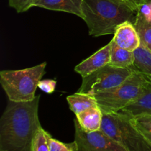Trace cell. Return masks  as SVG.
I'll return each mask as SVG.
<instances>
[{
    "instance_id": "7",
    "label": "cell",
    "mask_w": 151,
    "mask_h": 151,
    "mask_svg": "<svg viewBox=\"0 0 151 151\" xmlns=\"http://www.w3.org/2000/svg\"><path fill=\"white\" fill-rule=\"evenodd\" d=\"M75 122V142L78 151H128L106 135L103 131H86L76 118Z\"/></svg>"
},
{
    "instance_id": "8",
    "label": "cell",
    "mask_w": 151,
    "mask_h": 151,
    "mask_svg": "<svg viewBox=\"0 0 151 151\" xmlns=\"http://www.w3.org/2000/svg\"><path fill=\"white\" fill-rule=\"evenodd\" d=\"M111 42L110 41L107 45L104 46L89 58L77 65L75 68V71L80 74L82 78H84L98 70L100 68L109 64L111 60Z\"/></svg>"
},
{
    "instance_id": "10",
    "label": "cell",
    "mask_w": 151,
    "mask_h": 151,
    "mask_svg": "<svg viewBox=\"0 0 151 151\" xmlns=\"http://www.w3.org/2000/svg\"><path fill=\"white\" fill-rule=\"evenodd\" d=\"M83 0H38L34 4V7L55 11L66 12L83 19Z\"/></svg>"
},
{
    "instance_id": "5",
    "label": "cell",
    "mask_w": 151,
    "mask_h": 151,
    "mask_svg": "<svg viewBox=\"0 0 151 151\" xmlns=\"http://www.w3.org/2000/svg\"><path fill=\"white\" fill-rule=\"evenodd\" d=\"M147 84V78L134 70V73L119 86L94 97L103 112H119L137 100Z\"/></svg>"
},
{
    "instance_id": "17",
    "label": "cell",
    "mask_w": 151,
    "mask_h": 151,
    "mask_svg": "<svg viewBox=\"0 0 151 151\" xmlns=\"http://www.w3.org/2000/svg\"><path fill=\"white\" fill-rule=\"evenodd\" d=\"M51 138V135L41 127L32 139L31 151H50V140Z\"/></svg>"
},
{
    "instance_id": "19",
    "label": "cell",
    "mask_w": 151,
    "mask_h": 151,
    "mask_svg": "<svg viewBox=\"0 0 151 151\" xmlns=\"http://www.w3.org/2000/svg\"><path fill=\"white\" fill-rule=\"evenodd\" d=\"M50 151H78V147L75 141L64 143L52 137L50 140Z\"/></svg>"
},
{
    "instance_id": "18",
    "label": "cell",
    "mask_w": 151,
    "mask_h": 151,
    "mask_svg": "<svg viewBox=\"0 0 151 151\" xmlns=\"http://www.w3.org/2000/svg\"><path fill=\"white\" fill-rule=\"evenodd\" d=\"M132 118L135 126L151 145V115H141Z\"/></svg>"
},
{
    "instance_id": "12",
    "label": "cell",
    "mask_w": 151,
    "mask_h": 151,
    "mask_svg": "<svg viewBox=\"0 0 151 151\" xmlns=\"http://www.w3.org/2000/svg\"><path fill=\"white\" fill-rule=\"evenodd\" d=\"M75 116L84 131H96L101 128L103 113L99 106L89 108Z\"/></svg>"
},
{
    "instance_id": "16",
    "label": "cell",
    "mask_w": 151,
    "mask_h": 151,
    "mask_svg": "<svg viewBox=\"0 0 151 151\" xmlns=\"http://www.w3.org/2000/svg\"><path fill=\"white\" fill-rule=\"evenodd\" d=\"M135 60L131 69L144 75L151 82V52L142 46L134 51Z\"/></svg>"
},
{
    "instance_id": "1",
    "label": "cell",
    "mask_w": 151,
    "mask_h": 151,
    "mask_svg": "<svg viewBox=\"0 0 151 151\" xmlns=\"http://www.w3.org/2000/svg\"><path fill=\"white\" fill-rule=\"evenodd\" d=\"M41 95L32 101L9 100L0 119V150L31 151L32 142L41 128L38 119Z\"/></svg>"
},
{
    "instance_id": "6",
    "label": "cell",
    "mask_w": 151,
    "mask_h": 151,
    "mask_svg": "<svg viewBox=\"0 0 151 151\" xmlns=\"http://www.w3.org/2000/svg\"><path fill=\"white\" fill-rule=\"evenodd\" d=\"M134 72L131 68H119L108 64L82 78V83L77 92L94 96L118 86Z\"/></svg>"
},
{
    "instance_id": "13",
    "label": "cell",
    "mask_w": 151,
    "mask_h": 151,
    "mask_svg": "<svg viewBox=\"0 0 151 151\" xmlns=\"http://www.w3.org/2000/svg\"><path fill=\"white\" fill-rule=\"evenodd\" d=\"M111 42V60L109 64L119 68H131L134 65V52L129 51L119 47L113 40Z\"/></svg>"
},
{
    "instance_id": "3",
    "label": "cell",
    "mask_w": 151,
    "mask_h": 151,
    "mask_svg": "<svg viewBox=\"0 0 151 151\" xmlns=\"http://www.w3.org/2000/svg\"><path fill=\"white\" fill-rule=\"evenodd\" d=\"M47 63L17 70L0 72V83L9 100L13 102L32 101L35 98V91L45 73Z\"/></svg>"
},
{
    "instance_id": "4",
    "label": "cell",
    "mask_w": 151,
    "mask_h": 151,
    "mask_svg": "<svg viewBox=\"0 0 151 151\" xmlns=\"http://www.w3.org/2000/svg\"><path fill=\"white\" fill-rule=\"evenodd\" d=\"M100 130L128 151H151V145L139 131L133 118L122 112H103Z\"/></svg>"
},
{
    "instance_id": "11",
    "label": "cell",
    "mask_w": 151,
    "mask_h": 151,
    "mask_svg": "<svg viewBox=\"0 0 151 151\" xmlns=\"http://www.w3.org/2000/svg\"><path fill=\"white\" fill-rule=\"evenodd\" d=\"M147 81L148 84L139 97L124 108L120 111L121 112L129 115L131 117L145 114L151 115V82L148 79Z\"/></svg>"
},
{
    "instance_id": "14",
    "label": "cell",
    "mask_w": 151,
    "mask_h": 151,
    "mask_svg": "<svg viewBox=\"0 0 151 151\" xmlns=\"http://www.w3.org/2000/svg\"><path fill=\"white\" fill-rule=\"evenodd\" d=\"M134 24L139 35L141 46L151 52V20L139 10Z\"/></svg>"
},
{
    "instance_id": "9",
    "label": "cell",
    "mask_w": 151,
    "mask_h": 151,
    "mask_svg": "<svg viewBox=\"0 0 151 151\" xmlns=\"http://www.w3.org/2000/svg\"><path fill=\"white\" fill-rule=\"evenodd\" d=\"M112 40L119 47L129 51L134 52L141 46L138 32L134 23L129 21L118 26Z\"/></svg>"
},
{
    "instance_id": "15",
    "label": "cell",
    "mask_w": 151,
    "mask_h": 151,
    "mask_svg": "<svg viewBox=\"0 0 151 151\" xmlns=\"http://www.w3.org/2000/svg\"><path fill=\"white\" fill-rule=\"evenodd\" d=\"M66 100L69 103V108L75 115L89 108L98 106L94 96L82 93H75L74 94L68 96Z\"/></svg>"
},
{
    "instance_id": "22",
    "label": "cell",
    "mask_w": 151,
    "mask_h": 151,
    "mask_svg": "<svg viewBox=\"0 0 151 151\" xmlns=\"http://www.w3.org/2000/svg\"><path fill=\"white\" fill-rule=\"evenodd\" d=\"M122 1H132V2H137L139 4H142L143 0H122Z\"/></svg>"
},
{
    "instance_id": "24",
    "label": "cell",
    "mask_w": 151,
    "mask_h": 151,
    "mask_svg": "<svg viewBox=\"0 0 151 151\" xmlns=\"http://www.w3.org/2000/svg\"><path fill=\"white\" fill-rule=\"evenodd\" d=\"M150 20H151V19H150Z\"/></svg>"
},
{
    "instance_id": "20",
    "label": "cell",
    "mask_w": 151,
    "mask_h": 151,
    "mask_svg": "<svg viewBox=\"0 0 151 151\" xmlns=\"http://www.w3.org/2000/svg\"><path fill=\"white\" fill-rule=\"evenodd\" d=\"M37 1L38 0H8V3L10 7L14 8L17 13H23L34 7Z\"/></svg>"
},
{
    "instance_id": "2",
    "label": "cell",
    "mask_w": 151,
    "mask_h": 151,
    "mask_svg": "<svg viewBox=\"0 0 151 151\" xmlns=\"http://www.w3.org/2000/svg\"><path fill=\"white\" fill-rule=\"evenodd\" d=\"M141 4L122 0H83L82 11L90 35L114 34L125 22L134 23Z\"/></svg>"
},
{
    "instance_id": "21",
    "label": "cell",
    "mask_w": 151,
    "mask_h": 151,
    "mask_svg": "<svg viewBox=\"0 0 151 151\" xmlns=\"http://www.w3.org/2000/svg\"><path fill=\"white\" fill-rule=\"evenodd\" d=\"M38 88L47 94H52L54 92L56 87V81L51 79L41 80L38 86Z\"/></svg>"
},
{
    "instance_id": "23",
    "label": "cell",
    "mask_w": 151,
    "mask_h": 151,
    "mask_svg": "<svg viewBox=\"0 0 151 151\" xmlns=\"http://www.w3.org/2000/svg\"><path fill=\"white\" fill-rule=\"evenodd\" d=\"M0 151H5V150H0Z\"/></svg>"
}]
</instances>
